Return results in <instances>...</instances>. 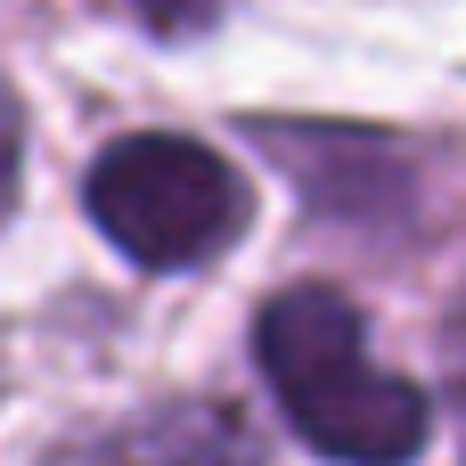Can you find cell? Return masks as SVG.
Wrapping results in <instances>:
<instances>
[{
	"instance_id": "obj_1",
	"label": "cell",
	"mask_w": 466,
	"mask_h": 466,
	"mask_svg": "<svg viewBox=\"0 0 466 466\" xmlns=\"http://www.w3.org/2000/svg\"><path fill=\"white\" fill-rule=\"evenodd\" d=\"M262 377L287 426L336 466H410L434 434V410L410 377L369 352V319L336 287H287L254 319Z\"/></svg>"
},
{
	"instance_id": "obj_2",
	"label": "cell",
	"mask_w": 466,
	"mask_h": 466,
	"mask_svg": "<svg viewBox=\"0 0 466 466\" xmlns=\"http://www.w3.org/2000/svg\"><path fill=\"white\" fill-rule=\"evenodd\" d=\"M82 205L98 238L139 270H197L246 229V180L205 139H180V131L115 139L90 164Z\"/></svg>"
},
{
	"instance_id": "obj_3",
	"label": "cell",
	"mask_w": 466,
	"mask_h": 466,
	"mask_svg": "<svg viewBox=\"0 0 466 466\" xmlns=\"http://www.w3.org/2000/svg\"><path fill=\"white\" fill-rule=\"evenodd\" d=\"M57 466H262V434L229 401H172L66 451Z\"/></svg>"
},
{
	"instance_id": "obj_4",
	"label": "cell",
	"mask_w": 466,
	"mask_h": 466,
	"mask_svg": "<svg viewBox=\"0 0 466 466\" xmlns=\"http://www.w3.org/2000/svg\"><path fill=\"white\" fill-rule=\"evenodd\" d=\"M131 16L156 25V33H205L221 16V0H131Z\"/></svg>"
},
{
	"instance_id": "obj_5",
	"label": "cell",
	"mask_w": 466,
	"mask_h": 466,
	"mask_svg": "<svg viewBox=\"0 0 466 466\" xmlns=\"http://www.w3.org/2000/svg\"><path fill=\"white\" fill-rule=\"evenodd\" d=\"M16 164H25V106H16V90L0 82V213L16 205Z\"/></svg>"
},
{
	"instance_id": "obj_6",
	"label": "cell",
	"mask_w": 466,
	"mask_h": 466,
	"mask_svg": "<svg viewBox=\"0 0 466 466\" xmlns=\"http://www.w3.org/2000/svg\"><path fill=\"white\" fill-rule=\"evenodd\" d=\"M451 385H459V410H466V295L451 311Z\"/></svg>"
}]
</instances>
